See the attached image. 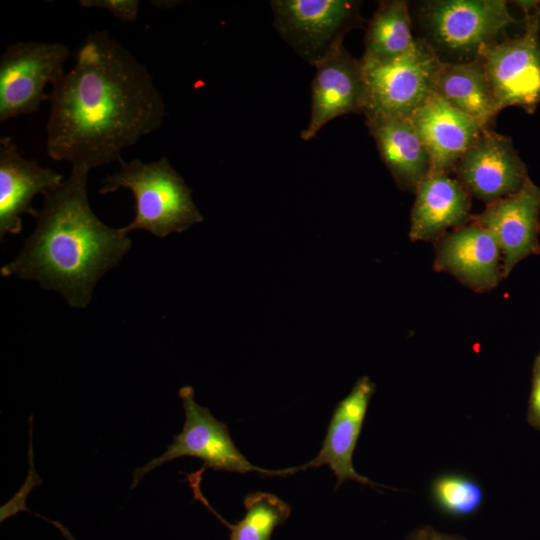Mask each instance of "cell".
Returning <instances> with one entry per match:
<instances>
[{"label": "cell", "mask_w": 540, "mask_h": 540, "mask_svg": "<svg viewBox=\"0 0 540 540\" xmlns=\"http://www.w3.org/2000/svg\"><path fill=\"white\" fill-rule=\"evenodd\" d=\"M204 471L201 468L186 474L187 481L194 498L230 529L229 540H271L274 529L289 518L291 508L287 503L272 493L257 491L244 498L245 516L236 524L227 522L212 508L201 491L200 484Z\"/></svg>", "instance_id": "cell-21"}, {"label": "cell", "mask_w": 540, "mask_h": 540, "mask_svg": "<svg viewBox=\"0 0 540 540\" xmlns=\"http://www.w3.org/2000/svg\"><path fill=\"white\" fill-rule=\"evenodd\" d=\"M274 25L282 38L315 66L342 45L358 22V2L348 0H273Z\"/></svg>", "instance_id": "cell-9"}, {"label": "cell", "mask_w": 540, "mask_h": 540, "mask_svg": "<svg viewBox=\"0 0 540 540\" xmlns=\"http://www.w3.org/2000/svg\"><path fill=\"white\" fill-rule=\"evenodd\" d=\"M500 247L478 223L450 234L442 243L436 263L477 289L494 287L499 279Z\"/></svg>", "instance_id": "cell-16"}, {"label": "cell", "mask_w": 540, "mask_h": 540, "mask_svg": "<svg viewBox=\"0 0 540 540\" xmlns=\"http://www.w3.org/2000/svg\"><path fill=\"white\" fill-rule=\"evenodd\" d=\"M461 183L489 203L517 192L528 178L510 138L484 129L456 165Z\"/></svg>", "instance_id": "cell-11"}, {"label": "cell", "mask_w": 540, "mask_h": 540, "mask_svg": "<svg viewBox=\"0 0 540 540\" xmlns=\"http://www.w3.org/2000/svg\"><path fill=\"white\" fill-rule=\"evenodd\" d=\"M312 81V109L303 140L312 139L331 120L349 113H364L367 84L362 61L353 57L343 44L315 65Z\"/></svg>", "instance_id": "cell-10"}, {"label": "cell", "mask_w": 540, "mask_h": 540, "mask_svg": "<svg viewBox=\"0 0 540 540\" xmlns=\"http://www.w3.org/2000/svg\"><path fill=\"white\" fill-rule=\"evenodd\" d=\"M432 496L441 510L456 516L476 512L484 499L483 490L477 482L458 474L437 478L432 485Z\"/></svg>", "instance_id": "cell-22"}, {"label": "cell", "mask_w": 540, "mask_h": 540, "mask_svg": "<svg viewBox=\"0 0 540 540\" xmlns=\"http://www.w3.org/2000/svg\"><path fill=\"white\" fill-rule=\"evenodd\" d=\"M380 157L398 184L415 186L430 172V158L410 117L366 116Z\"/></svg>", "instance_id": "cell-17"}, {"label": "cell", "mask_w": 540, "mask_h": 540, "mask_svg": "<svg viewBox=\"0 0 540 540\" xmlns=\"http://www.w3.org/2000/svg\"><path fill=\"white\" fill-rule=\"evenodd\" d=\"M469 198L461 182L447 173L429 172L416 185L411 214L410 238L431 239L460 224L468 215Z\"/></svg>", "instance_id": "cell-18"}, {"label": "cell", "mask_w": 540, "mask_h": 540, "mask_svg": "<svg viewBox=\"0 0 540 540\" xmlns=\"http://www.w3.org/2000/svg\"><path fill=\"white\" fill-rule=\"evenodd\" d=\"M423 18L435 44L451 54L474 59L516 23L504 0H436L425 3Z\"/></svg>", "instance_id": "cell-8"}, {"label": "cell", "mask_w": 540, "mask_h": 540, "mask_svg": "<svg viewBox=\"0 0 540 540\" xmlns=\"http://www.w3.org/2000/svg\"><path fill=\"white\" fill-rule=\"evenodd\" d=\"M407 540H465L462 537L447 535L431 527H423L412 532Z\"/></svg>", "instance_id": "cell-24"}, {"label": "cell", "mask_w": 540, "mask_h": 540, "mask_svg": "<svg viewBox=\"0 0 540 540\" xmlns=\"http://www.w3.org/2000/svg\"><path fill=\"white\" fill-rule=\"evenodd\" d=\"M42 518H43V517H42ZM43 519L49 521V522H50L51 524H53L56 528H58V529L61 531V533L65 536V538H66L67 540H75V539L73 538L72 534L69 532V530H68L66 527H64L61 523H59V522H57V521H53V520H48V519H46V518H43Z\"/></svg>", "instance_id": "cell-26"}, {"label": "cell", "mask_w": 540, "mask_h": 540, "mask_svg": "<svg viewBox=\"0 0 540 540\" xmlns=\"http://www.w3.org/2000/svg\"><path fill=\"white\" fill-rule=\"evenodd\" d=\"M179 397L185 412L182 431L174 435L172 443L162 455L134 471L131 489L153 469L184 456L199 458L204 464L203 469L211 468L215 471L240 474L258 472L268 476H286L301 471L300 466L270 470L253 465L235 445L227 424L217 420L207 407L195 401L192 386L181 387Z\"/></svg>", "instance_id": "cell-5"}, {"label": "cell", "mask_w": 540, "mask_h": 540, "mask_svg": "<svg viewBox=\"0 0 540 540\" xmlns=\"http://www.w3.org/2000/svg\"><path fill=\"white\" fill-rule=\"evenodd\" d=\"M531 408L533 416L540 420V370L537 373L532 393Z\"/></svg>", "instance_id": "cell-25"}, {"label": "cell", "mask_w": 540, "mask_h": 540, "mask_svg": "<svg viewBox=\"0 0 540 540\" xmlns=\"http://www.w3.org/2000/svg\"><path fill=\"white\" fill-rule=\"evenodd\" d=\"M433 93L473 119L482 129H487L500 111L479 57L459 62L441 60Z\"/></svg>", "instance_id": "cell-19"}, {"label": "cell", "mask_w": 540, "mask_h": 540, "mask_svg": "<svg viewBox=\"0 0 540 540\" xmlns=\"http://www.w3.org/2000/svg\"><path fill=\"white\" fill-rule=\"evenodd\" d=\"M524 30L479 54L499 110L515 106L533 113L540 104V1H517Z\"/></svg>", "instance_id": "cell-4"}, {"label": "cell", "mask_w": 540, "mask_h": 540, "mask_svg": "<svg viewBox=\"0 0 540 540\" xmlns=\"http://www.w3.org/2000/svg\"><path fill=\"white\" fill-rule=\"evenodd\" d=\"M119 164V169L102 181L99 193L104 195L121 188L132 192L136 202L135 217L122 227L124 232L145 230L165 238L203 221L191 189L167 157L149 163L121 159Z\"/></svg>", "instance_id": "cell-3"}, {"label": "cell", "mask_w": 540, "mask_h": 540, "mask_svg": "<svg viewBox=\"0 0 540 540\" xmlns=\"http://www.w3.org/2000/svg\"><path fill=\"white\" fill-rule=\"evenodd\" d=\"M64 176L26 159L12 137L0 139V239L22 231L21 215L36 217L33 198L59 185Z\"/></svg>", "instance_id": "cell-12"}, {"label": "cell", "mask_w": 540, "mask_h": 540, "mask_svg": "<svg viewBox=\"0 0 540 540\" xmlns=\"http://www.w3.org/2000/svg\"><path fill=\"white\" fill-rule=\"evenodd\" d=\"M89 172L84 166H71L67 178L42 194L34 231L18 255L0 269L4 277L37 281L79 309L88 306L98 281L132 247L122 228L109 227L92 211Z\"/></svg>", "instance_id": "cell-2"}, {"label": "cell", "mask_w": 540, "mask_h": 540, "mask_svg": "<svg viewBox=\"0 0 540 540\" xmlns=\"http://www.w3.org/2000/svg\"><path fill=\"white\" fill-rule=\"evenodd\" d=\"M540 213V187L528 177L515 193L493 201L475 217L503 252V275L536 246Z\"/></svg>", "instance_id": "cell-14"}, {"label": "cell", "mask_w": 540, "mask_h": 540, "mask_svg": "<svg viewBox=\"0 0 540 540\" xmlns=\"http://www.w3.org/2000/svg\"><path fill=\"white\" fill-rule=\"evenodd\" d=\"M440 61L431 44L422 39H418L411 51L392 62L362 61L367 84L365 116L410 117L434 94Z\"/></svg>", "instance_id": "cell-7"}, {"label": "cell", "mask_w": 540, "mask_h": 540, "mask_svg": "<svg viewBox=\"0 0 540 540\" xmlns=\"http://www.w3.org/2000/svg\"><path fill=\"white\" fill-rule=\"evenodd\" d=\"M85 8H98L110 12L115 18L124 22H135L138 16L140 1L138 0H81Z\"/></svg>", "instance_id": "cell-23"}, {"label": "cell", "mask_w": 540, "mask_h": 540, "mask_svg": "<svg viewBox=\"0 0 540 540\" xmlns=\"http://www.w3.org/2000/svg\"><path fill=\"white\" fill-rule=\"evenodd\" d=\"M374 392L375 385L367 376L361 377L355 383L351 392L336 405L318 454L306 464L301 465L302 471L327 465L336 476V489L347 480L380 487L369 478L359 474L352 462Z\"/></svg>", "instance_id": "cell-13"}, {"label": "cell", "mask_w": 540, "mask_h": 540, "mask_svg": "<svg viewBox=\"0 0 540 540\" xmlns=\"http://www.w3.org/2000/svg\"><path fill=\"white\" fill-rule=\"evenodd\" d=\"M46 151L92 169L158 130L166 107L147 67L103 29L89 34L74 65L52 85Z\"/></svg>", "instance_id": "cell-1"}, {"label": "cell", "mask_w": 540, "mask_h": 540, "mask_svg": "<svg viewBox=\"0 0 540 540\" xmlns=\"http://www.w3.org/2000/svg\"><path fill=\"white\" fill-rule=\"evenodd\" d=\"M410 118L429 154L430 172L455 168L484 130L434 94Z\"/></svg>", "instance_id": "cell-15"}, {"label": "cell", "mask_w": 540, "mask_h": 540, "mask_svg": "<svg viewBox=\"0 0 540 540\" xmlns=\"http://www.w3.org/2000/svg\"><path fill=\"white\" fill-rule=\"evenodd\" d=\"M417 41L412 33L408 3L380 2L367 26L361 60L374 64L392 62L411 51Z\"/></svg>", "instance_id": "cell-20"}, {"label": "cell", "mask_w": 540, "mask_h": 540, "mask_svg": "<svg viewBox=\"0 0 540 540\" xmlns=\"http://www.w3.org/2000/svg\"><path fill=\"white\" fill-rule=\"evenodd\" d=\"M69 47L60 42L19 41L0 57V123L35 113L45 93L65 73Z\"/></svg>", "instance_id": "cell-6"}]
</instances>
